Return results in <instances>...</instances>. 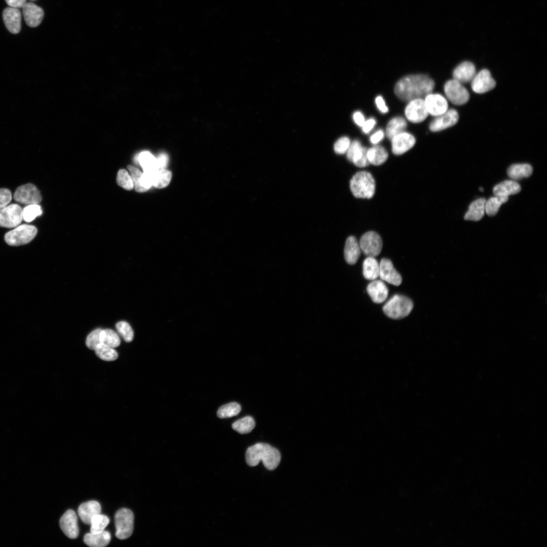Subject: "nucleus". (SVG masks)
Returning a JSON list of instances; mask_svg holds the SVG:
<instances>
[{
	"label": "nucleus",
	"instance_id": "c9c22d12",
	"mask_svg": "<svg viewBox=\"0 0 547 547\" xmlns=\"http://www.w3.org/2000/svg\"><path fill=\"white\" fill-rule=\"evenodd\" d=\"M509 198L495 196L486 201L485 211L490 216H494L498 212L501 205L507 201Z\"/></svg>",
	"mask_w": 547,
	"mask_h": 547
},
{
	"label": "nucleus",
	"instance_id": "f8f14e48",
	"mask_svg": "<svg viewBox=\"0 0 547 547\" xmlns=\"http://www.w3.org/2000/svg\"><path fill=\"white\" fill-rule=\"evenodd\" d=\"M496 86L495 81L487 69L476 73L471 81L472 90L476 93L482 94L492 90Z\"/></svg>",
	"mask_w": 547,
	"mask_h": 547
},
{
	"label": "nucleus",
	"instance_id": "6e6d98bb",
	"mask_svg": "<svg viewBox=\"0 0 547 547\" xmlns=\"http://www.w3.org/2000/svg\"><path fill=\"white\" fill-rule=\"evenodd\" d=\"M30 1H35V0H30Z\"/></svg>",
	"mask_w": 547,
	"mask_h": 547
},
{
	"label": "nucleus",
	"instance_id": "473e14b6",
	"mask_svg": "<svg viewBox=\"0 0 547 547\" xmlns=\"http://www.w3.org/2000/svg\"><path fill=\"white\" fill-rule=\"evenodd\" d=\"M137 159L144 170V172H151L159 170L157 159L149 151L141 152L138 155Z\"/></svg>",
	"mask_w": 547,
	"mask_h": 547
},
{
	"label": "nucleus",
	"instance_id": "79ce46f5",
	"mask_svg": "<svg viewBox=\"0 0 547 547\" xmlns=\"http://www.w3.org/2000/svg\"><path fill=\"white\" fill-rule=\"evenodd\" d=\"M115 328L119 334L127 342H131L134 337V332L129 323L125 321H120L115 325Z\"/></svg>",
	"mask_w": 547,
	"mask_h": 547
},
{
	"label": "nucleus",
	"instance_id": "dca6fc26",
	"mask_svg": "<svg viewBox=\"0 0 547 547\" xmlns=\"http://www.w3.org/2000/svg\"><path fill=\"white\" fill-rule=\"evenodd\" d=\"M392 152L396 155H401L410 149L415 145L414 136L405 131L394 136L391 139Z\"/></svg>",
	"mask_w": 547,
	"mask_h": 547
},
{
	"label": "nucleus",
	"instance_id": "864d4df0",
	"mask_svg": "<svg viewBox=\"0 0 547 547\" xmlns=\"http://www.w3.org/2000/svg\"><path fill=\"white\" fill-rule=\"evenodd\" d=\"M6 3L10 7L14 8H22L26 3V0H5Z\"/></svg>",
	"mask_w": 547,
	"mask_h": 547
},
{
	"label": "nucleus",
	"instance_id": "8fccbe9b",
	"mask_svg": "<svg viewBox=\"0 0 547 547\" xmlns=\"http://www.w3.org/2000/svg\"><path fill=\"white\" fill-rule=\"evenodd\" d=\"M384 137V132L382 129H379L372 134L370 137V141L373 144H376L381 141Z\"/></svg>",
	"mask_w": 547,
	"mask_h": 547
},
{
	"label": "nucleus",
	"instance_id": "1a4fd4ad",
	"mask_svg": "<svg viewBox=\"0 0 547 547\" xmlns=\"http://www.w3.org/2000/svg\"><path fill=\"white\" fill-rule=\"evenodd\" d=\"M23 219L22 208L17 204H12L0 210V226L15 228Z\"/></svg>",
	"mask_w": 547,
	"mask_h": 547
},
{
	"label": "nucleus",
	"instance_id": "393cba45",
	"mask_svg": "<svg viewBox=\"0 0 547 547\" xmlns=\"http://www.w3.org/2000/svg\"><path fill=\"white\" fill-rule=\"evenodd\" d=\"M520 184L515 180H507L495 185L493 189L495 196L509 198L510 195L515 194L521 190Z\"/></svg>",
	"mask_w": 547,
	"mask_h": 547
},
{
	"label": "nucleus",
	"instance_id": "5701e85b",
	"mask_svg": "<svg viewBox=\"0 0 547 547\" xmlns=\"http://www.w3.org/2000/svg\"><path fill=\"white\" fill-rule=\"evenodd\" d=\"M101 511V505L98 501L90 500L82 503L77 512L83 523L89 525L93 517L100 514Z\"/></svg>",
	"mask_w": 547,
	"mask_h": 547
},
{
	"label": "nucleus",
	"instance_id": "4468645a",
	"mask_svg": "<svg viewBox=\"0 0 547 547\" xmlns=\"http://www.w3.org/2000/svg\"><path fill=\"white\" fill-rule=\"evenodd\" d=\"M424 101L428 114L432 116H438L448 109L447 100L441 94L429 93L425 96Z\"/></svg>",
	"mask_w": 547,
	"mask_h": 547
},
{
	"label": "nucleus",
	"instance_id": "c85d7f7f",
	"mask_svg": "<svg viewBox=\"0 0 547 547\" xmlns=\"http://www.w3.org/2000/svg\"><path fill=\"white\" fill-rule=\"evenodd\" d=\"M532 172L533 168L530 164H517L510 166L507 169V173L512 180H517L529 177Z\"/></svg>",
	"mask_w": 547,
	"mask_h": 547
},
{
	"label": "nucleus",
	"instance_id": "603ef678",
	"mask_svg": "<svg viewBox=\"0 0 547 547\" xmlns=\"http://www.w3.org/2000/svg\"><path fill=\"white\" fill-rule=\"evenodd\" d=\"M157 159L159 170L165 169L168 162V157L165 153H161Z\"/></svg>",
	"mask_w": 547,
	"mask_h": 547
},
{
	"label": "nucleus",
	"instance_id": "de8ad7c7",
	"mask_svg": "<svg viewBox=\"0 0 547 547\" xmlns=\"http://www.w3.org/2000/svg\"><path fill=\"white\" fill-rule=\"evenodd\" d=\"M376 124V121L373 118H371L365 120L364 124L361 127L363 132L365 134L370 133L374 128Z\"/></svg>",
	"mask_w": 547,
	"mask_h": 547
},
{
	"label": "nucleus",
	"instance_id": "20e7f679",
	"mask_svg": "<svg viewBox=\"0 0 547 547\" xmlns=\"http://www.w3.org/2000/svg\"><path fill=\"white\" fill-rule=\"evenodd\" d=\"M413 307L412 301L408 297L395 295L383 306L384 313L393 319H401L409 315Z\"/></svg>",
	"mask_w": 547,
	"mask_h": 547
},
{
	"label": "nucleus",
	"instance_id": "f257e3e1",
	"mask_svg": "<svg viewBox=\"0 0 547 547\" xmlns=\"http://www.w3.org/2000/svg\"><path fill=\"white\" fill-rule=\"evenodd\" d=\"M435 85L434 80L425 74H410L397 82L394 92L401 100L409 101L432 93Z\"/></svg>",
	"mask_w": 547,
	"mask_h": 547
},
{
	"label": "nucleus",
	"instance_id": "9b49d317",
	"mask_svg": "<svg viewBox=\"0 0 547 547\" xmlns=\"http://www.w3.org/2000/svg\"><path fill=\"white\" fill-rule=\"evenodd\" d=\"M405 115L406 119L413 123H419L424 121L428 113L424 99L419 98L409 101L405 108Z\"/></svg>",
	"mask_w": 547,
	"mask_h": 547
},
{
	"label": "nucleus",
	"instance_id": "58836bf2",
	"mask_svg": "<svg viewBox=\"0 0 547 547\" xmlns=\"http://www.w3.org/2000/svg\"><path fill=\"white\" fill-rule=\"evenodd\" d=\"M109 523V518L101 514L95 515L91 519L90 532L98 533L103 531Z\"/></svg>",
	"mask_w": 547,
	"mask_h": 547
},
{
	"label": "nucleus",
	"instance_id": "7ed1b4c3",
	"mask_svg": "<svg viewBox=\"0 0 547 547\" xmlns=\"http://www.w3.org/2000/svg\"><path fill=\"white\" fill-rule=\"evenodd\" d=\"M350 189L358 198L371 199L374 194L375 182L372 175L367 171L355 174L350 180Z\"/></svg>",
	"mask_w": 547,
	"mask_h": 547
},
{
	"label": "nucleus",
	"instance_id": "bb28decb",
	"mask_svg": "<svg viewBox=\"0 0 547 547\" xmlns=\"http://www.w3.org/2000/svg\"><path fill=\"white\" fill-rule=\"evenodd\" d=\"M144 173L147 175L152 185L158 188L167 186L169 184L172 177L171 172L165 169Z\"/></svg>",
	"mask_w": 547,
	"mask_h": 547
},
{
	"label": "nucleus",
	"instance_id": "a878e982",
	"mask_svg": "<svg viewBox=\"0 0 547 547\" xmlns=\"http://www.w3.org/2000/svg\"><path fill=\"white\" fill-rule=\"evenodd\" d=\"M111 535L107 531L98 533H88L85 535L84 542L91 547H104L108 544L110 541Z\"/></svg>",
	"mask_w": 547,
	"mask_h": 547
},
{
	"label": "nucleus",
	"instance_id": "0eeeda50",
	"mask_svg": "<svg viewBox=\"0 0 547 547\" xmlns=\"http://www.w3.org/2000/svg\"><path fill=\"white\" fill-rule=\"evenodd\" d=\"M444 90L447 99L455 105H461L469 100L468 91L462 84L454 79L450 80L445 83Z\"/></svg>",
	"mask_w": 547,
	"mask_h": 547
},
{
	"label": "nucleus",
	"instance_id": "c03bdc74",
	"mask_svg": "<svg viewBox=\"0 0 547 547\" xmlns=\"http://www.w3.org/2000/svg\"><path fill=\"white\" fill-rule=\"evenodd\" d=\"M101 330L100 328L95 329L88 335L86 344L89 348L94 350L99 344L101 343L100 341Z\"/></svg>",
	"mask_w": 547,
	"mask_h": 547
},
{
	"label": "nucleus",
	"instance_id": "423d86ee",
	"mask_svg": "<svg viewBox=\"0 0 547 547\" xmlns=\"http://www.w3.org/2000/svg\"><path fill=\"white\" fill-rule=\"evenodd\" d=\"M115 536L120 539H125L132 535L133 531L134 515L129 509L122 508L114 515Z\"/></svg>",
	"mask_w": 547,
	"mask_h": 547
},
{
	"label": "nucleus",
	"instance_id": "39448f33",
	"mask_svg": "<svg viewBox=\"0 0 547 547\" xmlns=\"http://www.w3.org/2000/svg\"><path fill=\"white\" fill-rule=\"evenodd\" d=\"M37 233V229L34 226L23 224L7 232L4 239L10 246H19L30 243Z\"/></svg>",
	"mask_w": 547,
	"mask_h": 547
},
{
	"label": "nucleus",
	"instance_id": "3c124183",
	"mask_svg": "<svg viewBox=\"0 0 547 547\" xmlns=\"http://www.w3.org/2000/svg\"><path fill=\"white\" fill-rule=\"evenodd\" d=\"M353 119L355 124L361 127L365 121L364 115L360 111L355 112L353 115Z\"/></svg>",
	"mask_w": 547,
	"mask_h": 547
},
{
	"label": "nucleus",
	"instance_id": "c756f323",
	"mask_svg": "<svg viewBox=\"0 0 547 547\" xmlns=\"http://www.w3.org/2000/svg\"><path fill=\"white\" fill-rule=\"evenodd\" d=\"M367 155L370 164L375 166L383 164L388 156L386 149L379 145H375L368 149Z\"/></svg>",
	"mask_w": 547,
	"mask_h": 547
},
{
	"label": "nucleus",
	"instance_id": "2f4dec72",
	"mask_svg": "<svg viewBox=\"0 0 547 547\" xmlns=\"http://www.w3.org/2000/svg\"><path fill=\"white\" fill-rule=\"evenodd\" d=\"M363 273L365 279L375 280L379 277V264L373 257L368 256L363 264Z\"/></svg>",
	"mask_w": 547,
	"mask_h": 547
},
{
	"label": "nucleus",
	"instance_id": "a19ab883",
	"mask_svg": "<svg viewBox=\"0 0 547 547\" xmlns=\"http://www.w3.org/2000/svg\"><path fill=\"white\" fill-rule=\"evenodd\" d=\"M130 175L132 177L134 188L135 190L139 192H143L147 191L144 188L143 183L142 173L137 168L129 165L128 166Z\"/></svg>",
	"mask_w": 547,
	"mask_h": 547
},
{
	"label": "nucleus",
	"instance_id": "5fc2aeb1",
	"mask_svg": "<svg viewBox=\"0 0 547 547\" xmlns=\"http://www.w3.org/2000/svg\"><path fill=\"white\" fill-rule=\"evenodd\" d=\"M479 190H480L481 191H483V190H484V189H483V187H480V188H479Z\"/></svg>",
	"mask_w": 547,
	"mask_h": 547
},
{
	"label": "nucleus",
	"instance_id": "ddd939ff",
	"mask_svg": "<svg viewBox=\"0 0 547 547\" xmlns=\"http://www.w3.org/2000/svg\"><path fill=\"white\" fill-rule=\"evenodd\" d=\"M429 126L432 132H439L455 125L459 119L458 112L454 109H448L443 113L435 116Z\"/></svg>",
	"mask_w": 547,
	"mask_h": 547
},
{
	"label": "nucleus",
	"instance_id": "e433bc0d",
	"mask_svg": "<svg viewBox=\"0 0 547 547\" xmlns=\"http://www.w3.org/2000/svg\"><path fill=\"white\" fill-rule=\"evenodd\" d=\"M96 355L101 360L112 361L118 358V354L114 348L100 343L94 349Z\"/></svg>",
	"mask_w": 547,
	"mask_h": 547
},
{
	"label": "nucleus",
	"instance_id": "9d476101",
	"mask_svg": "<svg viewBox=\"0 0 547 547\" xmlns=\"http://www.w3.org/2000/svg\"><path fill=\"white\" fill-rule=\"evenodd\" d=\"M359 245L361 250L365 255L375 257L381 252L382 241L377 232L370 231L367 232L361 237Z\"/></svg>",
	"mask_w": 547,
	"mask_h": 547
},
{
	"label": "nucleus",
	"instance_id": "2eb2a0df",
	"mask_svg": "<svg viewBox=\"0 0 547 547\" xmlns=\"http://www.w3.org/2000/svg\"><path fill=\"white\" fill-rule=\"evenodd\" d=\"M367 149L358 140L350 142L346 151L347 159L359 167H365L370 164L367 155Z\"/></svg>",
	"mask_w": 547,
	"mask_h": 547
},
{
	"label": "nucleus",
	"instance_id": "7c9ffc66",
	"mask_svg": "<svg viewBox=\"0 0 547 547\" xmlns=\"http://www.w3.org/2000/svg\"><path fill=\"white\" fill-rule=\"evenodd\" d=\"M407 126V122L403 117L396 116L392 118L386 127L385 134L387 137L390 140L395 135L404 131Z\"/></svg>",
	"mask_w": 547,
	"mask_h": 547
},
{
	"label": "nucleus",
	"instance_id": "4c0bfd02",
	"mask_svg": "<svg viewBox=\"0 0 547 547\" xmlns=\"http://www.w3.org/2000/svg\"><path fill=\"white\" fill-rule=\"evenodd\" d=\"M241 410V406L238 403L231 402L221 406L217 415L220 418H229L237 415Z\"/></svg>",
	"mask_w": 547,
	"mask_h": 547
},
{
	"label": "nucleus",
	"instance_id": "f704fd0d",
	"mask_svg": "<svg viewBox=\"0 0 547 547\" xmlns=\"http://www.w3.org/2000/svg\"><path fill=\"white\" fill-rule=\"evenodd\" d=\"M101 343L113 348L119 346L121 339L118 334L110 329H102L100 333Z\"/></svg>",
	"mask_w": 547,
	"mask_h": 547
},
{
	"label": "nucleus",
	"instance_id": "ea45409f",
	"mask_svg": "<svg viewBox=\"0 0 547 547\" xmlns=\"http://www.w3.org/2000/svg\"><path fill=\"white\" fill-rule=\"evenodd\" d=\"M42 213L41 207L38 204L27 205L22 209L23 219L26 222H30L41 215Z\"/></svg>",
	"mask_w": 547,
	"mask_h": 547
},
{
	"label": "nucleus",
	"instance_id": "a18cd8bd",
	"mask_svg": "<svg viewBox=\"0 0 547 547\" xmlns=\"http://www.w3.org/2000/svg\"><path fill=\"white\" fill-rule=\"evenodd\" d=\"M350 140L348 137L343 136L339 138L334 143V150L337 154H344L346 152L350 144Z\"/></svg>",
	"mask_w": 547,
	"mask_h": 547
},
{
	"label": "nucleus",
	"instance_id": "09e8293b",
	"mask_svg": "<svg viewBox=\"0 0 547 547\" xmlns=\"http://www.w3.org/2000/svg\"><path fill=\"white\" fill-rule=\"evenodd\" d=\"M375 102L378 109L381 112L385 113L388 111V108L381 96H377L375 99Z\"/></svg>",
	"mask_w": 547,
	"mask_h": 547
},
{
	"label": "nucleus",
	"instance_id": "6ab92c4d",
	"mask_svg": "<svg viewBox=\"0 0 547 547\" xmlns=\"http://www.w3.org/2000/svg\"><path fill=\"white\" fill-rule=\"evenodd\" d=\"M22 12L26 24L35 27L42 22L44 13L41 7L32 3H26L22 8Z\"/></svg>",
	"mask_w": 547,
	"mask_h": 547
},
{
	"label": "nucleus",
	"instance_id": "412c9836",
	"mask_svg": "<svg viewBox=\"0 0 547 547\" xmlns=\"http://www.w3.org/2000/svg\"><path fill=\"white\" fill-rule=\"evenodd\" d=\"M476 73L475 65L470 61H464L458 64L453 71L454 80L461 84L471 82Z\"/></svg>",
	"mask_w": 547,
	"mask_h": 547
},
{
	"label": "nucleus",
	"instance_id": "37998d69",
	"mask_svg": "<svg viewBox=\"0 0 547 547\" xmlns=\"http://www.w3.org/2000/svg\"><path fill=\"white\" fill-rule=\"evenodd\" d=\"M117 183L126 190H131L134 188L132 177L128 172L125 169L119 170L117 175Z\"/></svg>",
	"mask_w": 547,
	"mask_h": 547
},
{
	"label": "nucleus",
	"instance_id": "f3484780",
	"mask_svg": "<svg viewBox=\"0 0 547 547\" xmlns=\"http://www.w3.org/2000/svg\"><path fill=\"white\" fill-rule=\"evenodd\" d=\"M59 524L60 528L68 538L75 539L78 537L77 518L74 511L68 510L61 517Z\"/></svg>",
	"mask_w": 547,
	"mask_h": 547
},
{
	"label": "nucleus",
	"instance_id": "72a5a7b5",
	"mask_svg": "<svg viewBox=\"0 0 547 547\" xmlns=\"http://www.w3.org/2000/svg\"><path fill=\"white\" fill-rule=\"evenodd\" d=\"M255 422L254 419L250 416L242 418L232 424V428L241 434H245L250 433L255 427Z\"/></svg>",
	"mask_w": 547,
	"mask_h": 547
},
{
	"label": "nucleus",
	"instance_id": "cd10ccee",
	"mask_svg": "<svg viewBox=\"0 0 547 547\" xmlns=\"http://www.w3.org/2000/svg\"><path fill=\"white\" fill-rule=\"evenodd\" d=\"M486 200L480 198L473 201L469 206L464 219L466 220L479 221L484 216Z\"/></svg>",
	"mask_w": 547,
	"mask_h": 547
},
{
	"label": "nucleus",
	"instance_id": "aec40b11",
	"mask_svg": "<svg viewBox=\"0 0 547 547\" xmlns=\"http://www.w3.org/2000/svg\"><path fill=\"white\" fill-rule=\"evenodd\" d=\"M3 18L7 29L12 33L16 34L21 30V14L17 8L7 7L3 12Z\"/></svg>",
	"mask_w": 547,
	"mask_h": 547
},
{
	"label": "nucleus",
	"instance_id": "b1692460",
	"mask_svg": "<svg viewBox=\"0 0 547 547\" xmlns=\"http://www.w3.org/2000/svg\"><path fill=\"white\" fill-rule=\"evenodd\" d=\"M361 254L359 243L353 236L349 237L346 241L344 255L345 261L349 264H355L359 259Z\"/></svg>",
	"mask_w": 547,
	"mask_h": 547
},
{
	"label": "nucleus",
	"instance_id": "f03ea898",
	"mask_svg": "<svg viewBox=\"0 0 547 547\" xmlns=\"http://www.w3.org/2000/svg\"><path fill=\"white\" fill-rule=\"evenodd\" d=\"M246 461L251 466H256L260 461L268 470H274L281 461L279 450L270 445L258 443L248 448L246 452Z\"/></svg>",
	"mask_w": 547,
	"mask_h": 547
},
{
	"label": "nucleus",
	"instance_id": "a211bd4d",
	"mask_svg": "<svg viewBox=\"0 0 547 547\" xmlns=\"http://www.w3.org/2000/svg\"><path fill=\"white\" fill-rule=\"evenodd\" d=\"M379 276L381 280L397 286L402 281L400 274L395 269L392 261L387 258H382L380 261Z\"/></svg>",
	"mask_w": 547,
	"mask_h": 547
},
{
	"label": "nucleus",
	"instance_id": "6e6552de",
	"mask_svg": "<svg viewBox=\"0 0 547 547\" xmlns=\"http://www.w3.org/2000/svg\"><path fill=\"white\" fill-rule=\"evenodd\" d=\"M14 200L23 205L38 204L42 200L40 191L32 183H27L17 187L14 193Z\"/></svg>",
	"mask_w": 547,
	"mask_h": 547
},
{
	"label": "nucleus",
	"instance_id": "4be33fe9",
	"mask_svg": "<svg viewBox=\"0 0 547 547\" xmlns=\"http://www.w3.org/2000/svg\"><path fill=\"white\" fill-rule=\"evenodd\" d=\"M367 291L372 300L376 303L383 302L388 293L386 285L380 280H373L368 285Z\"/></svg>",
	"mask_w": 547,
	"mask_h": 547
},
{
	"label": "nucleus",
	"instance_id": "49530a36",
	"mask_svg": "<svg viewBox=\"0 0 547 547\" xmlns=\"http://www.w3.org/2000/svg\"><path fill=\"white\" fill-rule=\"evenodd\" d=\"M12 199V193L9 189L5 188H0V210L8 206Z\"/></svg>",
	"mask_w": 547,
	"mask_h": 547
}]
</instances>
